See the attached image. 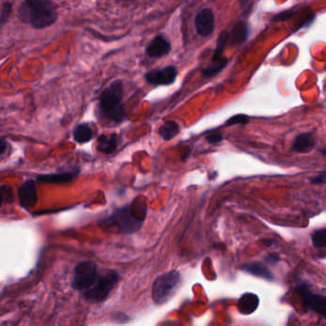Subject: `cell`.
Masks as SVG:
<instances>
[{
    "label": "cell",
    "mask_w": 326,
    "mask_h": 326,
    "mask_svg": "<svg viewBox=\"0 0 326 326\" xmlns=\"http://www.w3.org/2000/svg\"><path fill=\"white\" fill-rule=\"evenodd\" d=\"M17 17L37 30L50 27L57 20V7L53 0H23L17 9Z\"/></svg>",
    "instance_id": "cell-1"
},
{
    "label": "cell",
    "mask_w": 326,
    "mask_h": 326,
    "mask_svg": "<svg viewBox=\"0 0 326 326\" xmlns=\"http://www.w3.org/2000/svg\"><path fill=\"white\" fill-rule=\"evenodd\" d=\"M123 84L121 80L111 82L101 93L99 100V112L109 122L121 123L126 119L122 103Z\"/></svg>",
    "instance_id": "cell-2"
},
{
    "label": "cell",
    "mask_w": 326,
    "mask_h": 326,
    "mask_svg": "<svg viewBox=\"0 0 326 326\" xmlns=\"http://www.w3.org/2000/svg\"><path fill=\"white\" fill-rule=\"evenodd\" d=\"M145 222L144 218L137 217L131 209V205L116 209L114 213L109 217L104 218L100 221V225L103 227L117 226L121 233L132 234L139 231Z\"/></svg>",
    "instance_id": "cell-3"
},
{
    "label": "cell",
    "mask_w": 326,
    "mask_h": 326,
    "mask_svg": "<svg viewBox=\"0 0 326 326\" xmlns=\"http://www.w3.org/2000/svg\"><path fill=\"white\" fill-rule=\"evenodd\" d=\"M182 284V275L176 270L160 274L152 284V299L162 305L171 299Z\"/></svg>",
    "instance_id": "cell-4"
},
{
    "label": "cell",
    "mask_w": 326,
    "mask_h": 326,
    "mask_svg": "<svg viewBox=\"0 0 326 326\" xmlns=\"http://www.w3.org/2000/svg\"><path fill=\"white\" fill-rule=\"evenodd\" d=\"M120 273L114 270H106L100 272L95 284L88 290L82 292L83 299L89 302H101L109 298L110 293L120 281Z\"/></svg>",
    "instance_id": "cell-5"
},
{
    "label": "cell",
    "mask_w": 326,
    "mask_h": 326,
    "mask_svg": "<svg viewBox=\"0 0 326 326\" xmlns=\"http://www.w3.org/2000/svg\"><path fill=\"white\" fill-rule=\"evenodd\" d=\"M99 275V267L95 262L91 260L82 261L74 269V274L71 282L72 288L82 293L95 284Z\"/></svg>",
    "instance_id": "cell-6"
},
{
    "label": "cell",
    "mask_w": 326,
    "mask_h": 326,
    "mask_svg": "<svg viewBox=\"0 0 326 326\" xmlns=\"http://www.w3.org/2000/svg\"><path fill=\"white\" fill-rule=\"evenodd\" d=\"M296 292L300 297L305 310L310 309L326 319V296L315 294L304 285L297 286Z\"/></svg>",
    "instance_id": "cell-7"
},
{
    "label": "cell",
    "mask_w": 326,
    "mask_h": 326,
    "mask_svg": "<svg viewBox=\"0 0 326 326\" xmlns=\"http://www.w3.org/2000/svg\"><path fill=\"white\" fill-rule=\"evenodd\" d=\"M178 71L173 65H168L163 68L154 69L149 71L145 75V79L148 83L158 85H171L176 82Z\"/></svg>",
    "instance_id": "cell-8"
},
{
    "label": "cell",
    "mask_w": 326,
    "mask_h": 326,
    "mask_svg": "<svg viewBox=\"0 0 326 326\" xmlns=\"http://www.w3.org/2000/svg\"><path fill=\"white\" fill-rule=\"evenodd\" d=\"M194 23L198 35L201 37H209L216 29L215 14L211 9L205 8L195 16Z\"/></svg>",
    "instance_id": "cell-9"
},
{
    "label": "cell",
    "mask_w": 326,
    "mask_h": 326,
    "mask_svg": "<svg viewBox=\"0 0 326 326\" xmlns=\"http://www.w3.org/2000/svg\"><path fill=\"white\" fill-rule=\"evenodd\" d=\"M17 196L20 206L25 210H28L37 204L39 196L35 181L26 180L24 183H22L17 190Z\"/></svg>",
    "instance_id": "cell-10"
},
{
    "label": "cell",
    "mask_w": 326,
    "mask_h": 326,
    "mask_svg": "<svg viewBox=\"0 0 326 326\" xmlns=\"http://www.w3.org/2000/svg\"><path fill=\"white\" fill-rule=\"evenodd\" d=\"M80 174V168L77 166L70 167L66 170H62L60 172L51 173V174H41L37 177V180L41 183H49V184H62L67 183L74 179H76Z\"/></svg>",
    "instance_id": "cell-11"
},
{
    "label": "cell",
    "mask_w": 326,
    "mask_h": 326,
    "mask_svg": "<svg viewBox=\"0 0 326 326\" xmlns=\"http://www.w3.org/2000/svg\"><path fill=\"white\" fill-rule=\"evenodd\" d=\"M171 51V43L168 41L163 35H158L156 36L147 48L146 53L150 57H163L164 55L170 53Z\"/></svg>",
    "instance_id": "cell-12"
},
{
    "label": "cell",
    "mask_w": 326,
    "mask_h": 326,
    "mask_svg": "<svg viewBox=\"0 0 326 326\" xmlns=\"http://www.w3.org/2000/svg\"><path fill=\"white\" fill-rule=\"evenodd\" d=\"M118 148L117 134H103L97 140V149L104 154H112Z\"/></svg>",
    "instance_id": "cell-13"
},
{
    "label": "cell",
    "mask_w": 326,
    "mask_h": 326,
    "mask_svg": "<svg viewBox=\"0 0 326 326\" xmlns=\"http://www.w3.org/2000/svg\"><path fill=\"white\" fill-rule=\"evenodd\" d=\"M242 269L244 270L245 272H249V273L258 276V277H263L267 280L273 279L272 272L269 270V268L265 264H263L261 262H251V263L245 264L244 266L242 267Z\"/></svg>",
    "instance_id": "cell-14"
},
{
    "label": "cell",
    "mask_w": 326,
    "mask_h": 326,
    "mask_svg": "<svg viewBox=\"0 0 326 326\" xmlns=\"http://www.w3.org/2000/svg\"><path fill=\"white\" fill-rule=\"evenodd\" d=\"M315 147L314 138L310 133L300 134L295 139L292 150L298 153L310 152Z\"/></svg>",
    "instance_id": "cell-15"
},
{
    "label": "cell",
    "mask_w": 326,
    "mask_h": 326,
    "mask_svg": "<svg viewBox=\"0 0 326 326\" xmlns=\"http://www.w3.org/2000/svg\"><path fill=\"white\" fill-rule=\"evenodd\" d=\"M93 129L90 124L86 122H82L75 126L73 130V138L79 144H85L92 140L93 138Z\"/></svg>",
    "instance_id": "cell-16"
},
{
    "label": "cell",
    "mask_w": 326,
    "mask_h": 326,
    "mask_svg": "<svg viewBox=\"0 0 326 326\" xmlns=\"http://www.w3.org/2000/svg\"><path fill=\"white\" fill-rule=\"evenodd\" d=\"M249 30L247 24H245L244 22H238L229 34V41L233 45L240 44L247 40Z\"/></svg>",
    "instance_id": "cell-17"
},
{
    "label": "cell",
    "mask_w": 326,
    "mask_h": 326,
    "mask_svg": "<svg viewBox=\"0 0 326 326\" xmlns=\"http://www.w3.org/2000/svg\"><path fill=\"white\" fill-rule=\"evenodd\" d=\"M227 64H228V58L226 57H220L217 59L212 58L211 63L202 69V76L205 78H211L213 76H216L219 72H221L225 68Z\"/></svg>",
    "instance_id": "cell-18"
},
{
    "label": "cell",
    "mask_w": 326,
    "mask_h": 326,
    "mask_svg": "<svg viewBox=\"0 0 326 326\" xmlns=\"http://www.w3.org/2000/svg\"><path fill=\"white\" fill-rule=\"evenodd\" d=\"M180 126L174 121H166L159 128V135L163 141H170L179 134Z\"/></svg>",
    "instance_id": "cell-19"
},
{
    "label": "cell",
    "mask_w": 326,
    "mask_h": 326,
    "mask_svg": "<svg viewBox=\"0 0 326 326\" xmlns=\"http://www.w3.org/2000/svg\"><path fill=\"white\" fill-rule=\"evenodd\" d=\"M239 310L244 315L254 312L258 306V296L254 294H245L244 296L239 299Z\"/></svg>",
    "instance_id": "cell-20"
},
{
    "label": "cell",
    "mask_w": 326,
    "mask_h": 326,
    "mask_svg": "<svg viewBox=\"0 0 326 326\" xmlns=\"http://www.w3.org/2000/svg\"><path fill=\"white\" fill-rule=\"evenodd\" d=\"M229 41V33L224 31L222 32L219 37H218L217 40V49L215 51V54H214V56H213V59H217V58H220L222 57V54H223V51L226 47V44L227 42Z\"/></svg>",
    "instance_id": "cell-21"
},
{
    "label": "cell",
    "mask_w": 326,
    "mask_h": 326,
    "mask_svg": "<svg viewBox=\"0 0 326 326\" xmlns=\"http://www.w3.org/2000/svg\"><path fill=\"white\" fill-rule=\"evenodd\" d=\"M312 243L315 248H326V229L315 231L312 234Z\"/></svg>",
    "instance_id": "cell-22"
},
{
    "label": "cell",
    "mask_w": 326,
    "mask_h": 326,
    "mask_svg": "<svg viewBox=\"0 0 326 326\" xmlns=\"http://www.w3.org/2000/svg\"><path fill=\"white\" fill-rule=\"evenodd\" d=\"M12 13H13V4L9 1L3 2L1 6V13H0V23L2 26H4L9 21Z\"/></svg>",
    "instance_id": "cell-23"
},
{
    "label": "cell",
    "mask_w": 326,
    "mask_h": 326,
    "mask_svg": "<svg viewBox=\"0 0 326 326\" xmlns=\"http://www.w3.org/2000/svg\"><path fill=\"white\" fill-rule=\"evenodd\" d=\"M249 121H250V118L246 115H235L227 121L226 125L230 126L233 124H246L249 122Z\"/></svg>",
    "instance_id": "cell-24"
},
{
    "label": "cell",
    "mask_w": 326,
    "mask_h": 326,
    "mask_svg": "<svg viewBox=\"0 0 326 326\" xmlns=\"http://www.w3.org/2000/svg\"><path fill=\"white\" fill-rule=\"evenodd\" d=\"M296 14V12L294 10H289V11H284L280 14L274 15V17L272 18L273 22H279V21H285L287 19L291 18L294 14Z\"/></svg>",
    "instance_id": "cell-25"
},
{
    "label": "cell",
    "mask_w": 326,
    "mask_h": 326,
    "mask_svg": "<svg viewBox=\"0 0 326 326\" xmlns=\"http://www.w3.org/2000/svg\"><path fill=\"white\" fill-rule=\"evenodd\" d=\"M222 140H223V135L218 131L212 132L211 134H209L207 136V141L210 144H217V143H220Z\"/></svg>",
    "instance_id": "cell-26"
},
{
    "label": "cell",
    "mask_w": 326,
    "mask_h": 326,
    "mask_svg": "<svg viewBox=\"0 0 326 326\" xmlns=\"http://www.w3.org/2000/svg\"><path fill=\"white\" fill-rule=\"evenodd\" d=\"M326 182V169L325 171H323L320 175L314 177L311 179V183L313 185H319V184H324Z\"/></svg>",
    "instance_id": "cell-27"
},
{
    "label": "cell",
    "mask_w": 326,
    "mask_h": 326,
    "mask_svg": "<svg viewBox=\"0 0 326 326\" xmlns=\"http://www.w3.org/2000/svg\"><path fill=\"white\" fill-rule=\"evenodd\" d=\"M266 261L270 264H275L276 262L279 261V257L276 254H271L266 258Z\"/></svg>",
    "instance_id": "cell-28"
},
{
    "label": "cell",
    "mask_w": 326,
    "mask_h": 326,
    "mask_svg": "<svg viewBox=\"0 0 326 326\" xmlns=\"http://www.w3.org/2000/svg\"><path fill=\"white\" fill-rule=\"evenodd\" d=\"M6 147H7V142H5L4 140L1 141V148H0V152H1V156H3L5 150H6Z\"/></svg>",
    "instance_id": "cell-29"
},
{
    "label": "cell",
    "mask_w": 326,
    "mask_h": 326,
    "mask_svg": "<svg viewBox=\"0 0 326 326\" xmlns=\"http://www.w3.org/2000/svg\"><path fill=\"white\" fill-rule=\"evenodd\" d=\"M321 151H322V153H323V154H324L326 157V149H323Z\"/></svg>",
    "instance_id": "cell-30"
}]
</instances>
